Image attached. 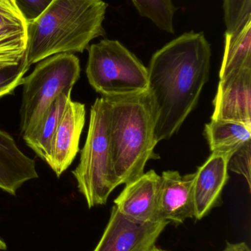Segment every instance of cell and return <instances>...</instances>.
Returning <instances> with one entry per match:
<instances>
[{"instance_id":"7c38bea8","label":"cell","mask_w":251,"mask_h":251,"mask_svg":"<svg viewBox=\"0 0 251 251\" xmlns=\"http://www.w3.org/2000/svg\"><path fill=\"white\" fill-rule=\"evenodd\" d=\"M223 155L212 153L203 165L197 168L193 184L195 218L206 217L221 203V196L228 182V162Z\"/></svg>"},{"instance_id":"5b68a950","label":"cell","mask_w":251,"mask_h":251,"mask_svg":"<svg viewBox=\"0 0 251 251\" xmlns=\"http://www.w3.org/2000/svg\"><path fill=\"white\" fill-rule=\"evenodd\" d=\"M80 75L78 57L72 53H60L41 60L24 78L20 111L22 137L32 132L61 93L72 91Z\"/></svg>"},{"instance_id":"7a4b0ae2","label":"cell","mask_w":251,"mask_h":251,"mask_svg":"<svg viewBox=\"0 0 251 251\" xmlns=\"http://www.w3.org/2000/svg\"><path fill=\"white\" fill-rule=\"evenodd\" d=\"M106 9L103 0H53L28 24L29 66L55 54L83 52L92 40L104 35Z\"/></svg>"},{"instance_id":"9c48e42d","label":"cell","mask_w":251,"mask_h":251,"mask_svg":"<svg viewBox=\"0 0 251 251\" xmlns=\"http://www.w3.org/2000/svg\"><path fill=\"white\" fill-rule=\"evenodd\" d=\"M195 173L181 176L178 171H164L158 200V221L181 224L195 218L193 184Z\"/></svg>"},{"instance_id":"8992f818","label":"cell","mask_w":251,"mask_h":251,"mask_svg":"<svg viewBox=\"0 0 251 251\" xmlns=\"http://www.w3.org/2000/svg\"><path fill=\"white\" fill-rule=\"evenodd\" d=\"M88 82L102 97L147 91V69L122 43L104 39L88 48Z\"/></svg>"},{"instance_id":"d4e9b609","label":"cell","mask_w":251,"mask_h":251,"mask_svg":"<svg viewBox=\"0 0 251 251\" xmlns=\"http://www.w3.org/2000/svg\"><path fill=\"white\" fill-rule=\"evenodd\" d=\"M152 251H167L165 250H162V249H158V248H154Z\"/></svg>"},{"instance_id":"ac0fdd59","label":"cell","mask_w":251,"mask_h":251,"mask_svg":"<svg viewBox=\"0 0 251 251\" xmlns=\"http://www.w3.org/2000/svg\"><path fill=\"white\" fill-rule=\"evenodd\" d=\"M142 17L151 21L159 29L173 34L177 8L172 0H131Z\"/></svg>"},{"instance_id":"9a60e30c","label":"cell","mask_w":251,"mask_h":251,"mask_svg":"<svg viewBox=\"0 0 251 251\" xmlns=\"http://www.w3.org/2000/svg\"><path fill=\"white\" fill-rule=\"evenodd\" d=\"M71 93L72 91L61 93L53 101L42 120L32 132L23 137L27 145L48 165L51 158L53 137L66 104L71 100Z\"/></svg>"},{"instance_id":"e0dca14e","label":"cell","mask_w":251,"mask_h":251,"mask_svg":"<svg viewBox=\"0 0 251 251\" xmlns=\"http://www.w3.org/2000/svg\"><path fill=\"white\" fill-rule=\"evenodd\" d=\"M249 68H251V20L236 33L225 32V47L220 69V80L232 72Z\"/></svg>"},{"instance_id":"2e32d148","label":"cell","mask_w":251,"mask_h":251,"mask_svg":"<svg viewBox=\"0 0 251 251\" xmlns=\"http://www.w3.org/2000/svg\"><path fill=\"white\" fill-rule=\"evenodd\" d=\"M204 134L212 153L230 159L233 153L251 141V126L212 119L205 126Z\"/></svg>"},{"instance_id":"8fae6325","label":"cell","mask_w":251,"mask_h":251,"mask_svg":"<svg viewBox=\"0 0 251 251\" xmlns=\"http://www.w3.org/2000/svg\"><path fill=\"white\" fill-rule=\"evenodd\" d=\"M85 120V104L69 100L53 137L49 164L57 177L69 168L79 151Z\"/></svg>"},{"instance_id":"d6986e66","label":"cell","mask_w":251,"mask_h":251,"mask_svg":"<svg viewBox=\"0 0 251 251\" xmlns=\"http://www.w3.org/2000/svg\"><path fill=\"white\" fill-rule=\"evenodd\" d=\"M223 7L226 33L239 32L251 20V0H223Z\"/></svg>"},{"instance_id":"5bb4252c","label":"cell","mask_w":251,"mask_h":251,"mask_svg":"<svg viewBox=\"0 0 251 251\" xmlns=\"http://www.w3.org/2000/svg\"><path fill=\"white\" fill-rule=\"evenodd\" d=\"M38 177L34 159L19 149L10 134L0 130V189L15 196L22 184Z\"/></svg>"},{"instance_id":"cb8c5ba5","label":"cell","mask_w":251,"mask_h":251,"mask_svg":"<svg viewBox=\"0 0 251 251\" xmlns=\"http://www.w3.org/2000/svg\"><path fill=\"white\" fill-rule=\"evenodd\" d=\"M7 249V246H6L5 243L3 241L2 239L0 237V250H6Z\"/></svg>"},{"instance_id":"30bf717a","label":"cell","mask_w":251,"mask_h":251,"mask_svg":"<svg viewBox=\"0 0 251 251\" xmlns=\"http://www.w3.org/2000/svg\"><path fill=\"white\" fill-rule=\"evenodd\" d=\"M161 176L153 170L125 184L114 200L116 209L126 218L138 223L158 221V200Z\"/></svg>"},{"instance_id":"ba28073f","label":"cell","mask_w":251,"mask_h":251,"mask_svg":"<svg viewBox=\"0 0 251 251\" xmlns=\"http://www.w3.org/2000/svg\"><path fill=\"white\" fill-rule=\"evenodd\" d=\"M213 106L212 119L251 126V68L220 80Z\"/></svg>"},{"instance_id":"44dd1931","label":"cell","mask_w":251,"mask_h":251,"mask_svg":"<svg viewBox=\"0 0 251 251\" xmlns=\"http://www.w3.org/2000/svg\"><path fill=\"white\" fill-rule=\"evenodd\" d=\"M251 142H248L235 153H233L228 162V169L246 178L251 189Z\"/></svg>"},{"instance_id":"277c9868","label":"cell","mask_w":251,"mask_h":251,"mask_svg":"<svg viewBox=\"0 0 251 251\" xmlns=\"http://www.w3.org/2000/svg\"><path fill=\"white\" fill-rule=\"evenodd\" d=\"M109 104L105 97L91 106L89 126L79 165L73 174L88 208L106 204L119 186L112 165L109 135Z\"/></svg>"},{"instance_id":"ffe728a7","label":"cell","mask_w":251,"mask_h":251,"mask_svg":"<svg viewBox=\"0 0 251 251\" xmlns=\"http://www.w3.org/2000/svg\"><path fill=\"white\" fill-rule=\"evenodd\" d=\"M29 66L26 60L16 66L0 68V99L11 94L16 87L22 85Z\"/></svg>"},{"instance_id":"4fadbf2b","label":"cell","mask_w":251,"mask_h":251,"mask_svg":"<svg viewBox=\"0 0 251 251\" xmlns=\"http://www.w3.org/2000/svg\"><path fill=\"white\" fill-rule=\"evenodd\" d=\"M28 23L12 0H0V68L27 58Z\"/></svg>"},{"instance_id":"6da1fadb","label":"cell","mask_w":251,"mask_h":251,"mask_svg":"<svg viewBox=\"0 0 251 251\" xmlns=\"http://www.w3.org/2000/svg\"><path fill=\"white\" fill-rule=\"evenodd\" d=\"M212 50L203 32H185L154 53L147 69L156 143L171 138L195 108L210 75Z\"/></svg>"},{"instance_id":"603a6c76","label":"cell","mask_w":251,"mask_h":251,"mask_svg":"<svg viewBox=\"0 0 251 251\" xmlns=\"http://www.w3.org/2000/svg\"><path fill=\"white\" fill-rule=\"evenodd\" d=\"M221 251H251L249 246L246 243H227L225 249Z\"/></svg>"},{"instance_id":"3957f363","label":"cell","mask_w":251,"mask_h":251,"mask_svg":"<svg viewBox=\"0 0 251 251\" xmlns=\"http://www.w3.org/2000/svg\"><path fill=\"white\" fill-rule=\"evenodd\" d=\"M109 104V135L112 165L118 184L141 176L154 149V122L147 91L131 95L103 97Z\"/></svg>"},{"instance_id":"52a82bcc","label":"cell","mask_w":251,"mask_h":251,"mask_svg":"<svg viewBox=\"0 0 251 251\" xmlns=\"http://www.w3.org/2000/svg\"><path fill=\"white\" fill-rule=\"evenodd\" d=\"M169 223H138L124 216L116 206L97 247L93 251H152Z\"/></svg>"},{"instance_id":"7402d4cb","label":"cell","mask_w":251,"mask_h":251,"mask_svg":"<svg viewBox=\"0 0 251 251\" xmlns=\"http://www.w3.org/2000/svg\"><path fill=\"white\" fill-rule=\"evenodd\" d=\"M27 23L39 17L53 0H12Z\"/></svg>"}]
</instances>
